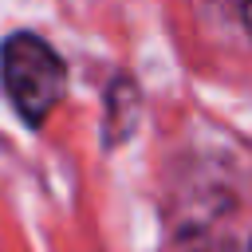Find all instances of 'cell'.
I'll return each instance as SVG.
<instances>
[{
    "instance_id": "obj_1",
    "label": "cell",
    "mask_w": 252,
    "mask_h": 252,
    "mask_svg": "<svg viewBox=\"0 0 252 252\" xmlns=\"http://www.w3.org/2000/svg\"><path fill=\"white\" fill-rule=\"evenodd\" d=\"M0 83L8 102L28 126H43L67 87V67L47 39L32 32H12L0 43Z\"/></svg>"
},
{
    "instance_id": "obj_4",
    "label": "cell",
    "mask_w": 252,
    "mask_h": 252,
    "mask_svg": "<svg viewBox=\"0 0 252 252\" xmlns=\"http://www.w3.org/2000/svg\"><path fill=\"white\" fill-rule=\"evenodd\" d=\"M248 252H252V248H248Z\"/></svg>"
},
{
    "instance_id": "obj_3",
    "label": "cell",
    "mask_w": 252,
    "mask_h": 252,
    "mask_svg": "<svg viewBox=\"0 0 252 252\" xmlns=\"http://www.w3.org/2000/svg\"><path fill=\"white\" fill-rule=\"evenodd\" d=\"M244 20H248V28H252V0H244Z\"/></svg>"
},
{
    "instance_id": "obj_2",
    "label": "cell",
    "mask_w": 252,
    "mask_h": 252,
    "mask_svg": "<svg viewBox=\"0 0 252 252\" xmlns=\"http://www.w3.org/2000/svg\"><path fill=\"white\" fill-rule=\"evenodd\" d=\"M138 106H142V98H138L134 79H122L118 75L110 83V91H106V146H118V142H126L134 134Z\"/></svg>"
}]
</instances>
